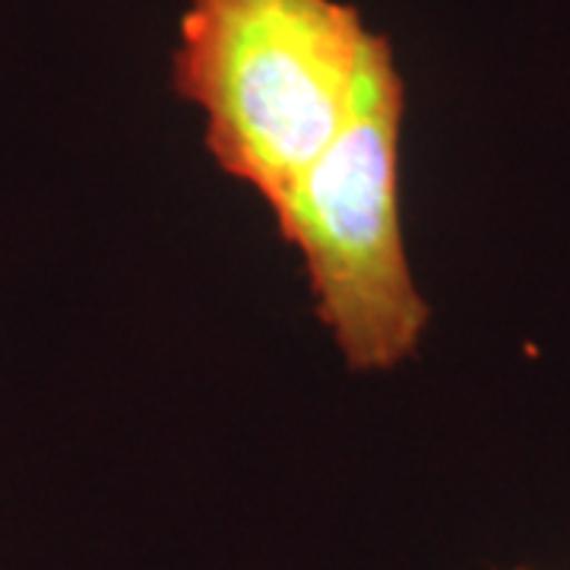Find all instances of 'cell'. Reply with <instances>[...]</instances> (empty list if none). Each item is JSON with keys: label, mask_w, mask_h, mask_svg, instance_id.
Returning <instances> with one entry per match:
<instances>
[{"label": "cell", "mask_w": 570, "mask_h": 570, "mask_svg": "<svg viewBox=\"0 0 570 570\" xmlns=\"http://www.w3.org/2000/svg\"><path fill=\"white\" fill-rule=\"evenodd\" d=\"M377 39L348 0H184L171 86L209 159L273 206L346 124Z\"/></svg>", "instance_id": "1"}, {"label": "cell", "mask_w": 570, "mask_h": 570, "mask_svg": "<svg viewBox=\"0 0 570 570\" xmlns=\"http://www.w3.org/2000/svg\"><path fill=\"white\" fill-rule=\"evenodd\" d=\"M403 121L406 80L381 36L346 124L269 206L285 245L302 254L317 321L358 374L415 358L431 324L403 235Z\"/></svg>", "instance_id": "2"}, {"label": "cell", "mask_w": 570, "mask_h": 570, "mask_svg": "<svg viewBox=\"0 0 570 570\" xmlns=\"http://www.w3.org/2000/svg\"><path fill=\"white\" fill-rule=\"evenodd\" d=\"M513 570H532V568H513Z\"/></svg>", "instance_id": "3"}]
</instances>
